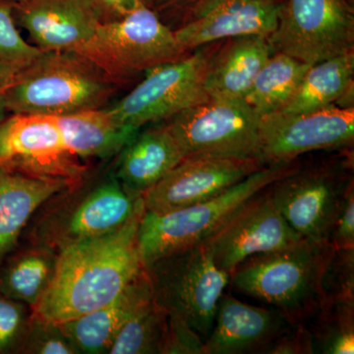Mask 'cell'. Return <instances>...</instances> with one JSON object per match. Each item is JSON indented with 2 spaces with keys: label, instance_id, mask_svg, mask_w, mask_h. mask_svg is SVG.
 <instances>
[{
  "label": "cell",
  "instance_id": "484cf974",
  "mask_svg": "<svg viewBox=\"0 0 354 354\" xmlns=\"http://www.w3.org/2000/svg\"><path fill=\"white\" fill-rule=\"evenodd\" d=\"M309 66L286 53H272L243 101L260 116L281 111L295 94Z\"/></svg>",
  "mask_w": 354,
  "mask_h": 354
},
{
  "label": "cell",
  "instance_id": "e0dca14e",
  "mask_svg": "<svg viewBox=\"0 0 354 354\" xmlns=\"http://www.w3.org/2000/svg\"><path fill=\"white\" fill-rule=\"evenodd\" d=\"M14 15L43 51H76L101 22L88 0H23L14 4Z\"/></svg>",
  "mask_w": 354,
  "mask_h": 354
},
{
  "label": "cell",
  "instance_id": "ffe728a7",
  "mask_svg": "<svg viewBox=\"0 0 354 354\" xmlns=\"http://www.w3.org/2000/svg\"><path fill=\"white\" fill-rule=\"evenodd\" d=\"M77 183L28 176L0 167V267L44 203Z\"/></svg>",
  "mask_w": 354,
  "mask_h": 354
},
{
  "label": "cell",
  "instance_id": "9c48e42d",
  "mask_svg": "<svg viewBox=\"0 0 354 354\" xmlns=\"http://www.w3.org/2000/svg\"><path fill=\"white\" fill-rule=\"evenodd\" d=\"M274 53L312 65L353 51V10L346 0H286L269 36Z\"/></svg>",
  "mask_w": 354,
  "mask_h": 354
},
{
  "label": "cell",
  "instance_id": "8fae6325",
  "mask_svg": "<svg viewBox=\"0 0 354 354\" xmlns=\"http://www.w3.org/2000/svg\"><path fill=\"white\" fill-rule=\"evenodd\" d=\"M259 160L265 165L291 162L302 153L353 146L354 109L332 104L304 113L260 118Z\"/></svg>",
  "mask_w": 354,
  "mask_h": 354
},
{
  "label": "cell",
  "instance_id": "4316f807",
  "mask_svg": "<svg viewBox=\"0 0 354 354\" xmlns=\"http://www.w3.org/2000/svg\"><path fill=\"white\" fill-rule=\"evenodd\" d=\"M167 325L169 314L153 299L121 328L108 354H162Z\"/></svg>",
  "mask_w": 354,
  "mask_h": 354
},
{
  "label": "cell",
  "instance_id": "1f68e13d",
  "mask_svg": "<svg viewBox=\"0 0 354 354\" xmlns=\"http://www.w3.org/2000/svg\"><path fill=\"white\" fill-rule=\"evenodd\" d=\"M32 309L0 292V354H20Z\"/></svg>",
  "mask_w": 354,
  "mask_h": 354
},
{
  "label": "cell",
  "instance_id": "30bf717a",
  "mask_svg": "<svg viewBox=\"0 0 354 354\" xmlns=\"http://www.w3.org/2000/svg\"><path fill=\"white\" fill-rule=\"evenodd\" d=\"M211 57L203 51L147 70L129 94L106 109L116 122L139 129L169 120L184 109L208 100L204 82Z\"/></svg>",
  "mask_w": 354,
  "mask_h": 354
},
{
  "label": "cell",
  "instance_id": "f1b7e54d",
  "mask_svg": "<svg viewBox=\"0 0 354 354\" xmlns=\"http://www.w3.org/2000/svg\"><path fill=\"white\" fill-rule=\"evenodd\" d=\"M17 26L14 3L0 0V60L22 69L31 64L41 50L23 38Z\"/></svg>",
  "mask_w": 354,
  "mask_h": 354
},
{
  "label": "cell",
  "instance_id": "f35d334b",
  "mask_svg": "<svg viewBox=\"0 0 354 354\" xmlns=\"http://www.w3.org/2000/svg\"><path fill=\"white\" fill-rule=\"evenodd\" d=\"M8 1L12 2V3H18V2L23 1V0H8Z\"/></svg>",
  "mask_w": 354,
  "mask_h": 354
},
{
  "label": "cell",
  "instance_id": "d4e9b609",
  "mask_svg": "<svg viewBox=\"0 0 354 354\" xmlns=\"http://www.w3.org/2000/svg\"><path fill=\"white\" fill-rule=\"evenodd\" d=\"M57 258L55 250L36 243L10 254L0 267V292L34 308L53 281Z\"/></svg>",
  "mask_w": 354,
  "mask_h": 354
},
{
  "label": "cell",
  "instance_id": "8992f818",
  "mask_svg": "<svg viewBox=\"0 0 354 354\" xmlns=\"http://www.w3.org/2000/svg\"><path fill=\"white\" fill-rule=\"evenodd\" d=\"M145 269L156 304L187 323L205 341L230 281V274L216 265L209 242L165 256Z\"/></svg>",
  "mask_w": 354,
  "mask_h": 354
},
{
  "label": "cell",
  "instance_id": "6da1fadb",
  "mask_svg": "<svg viewBox=\"0 0 354 354\" xmlns=\"http://www.w3.org/2000/svg\"><path fill=\"white\" fill-rule=\"evenodd\" d=\"M144 212L115 232L58 253L53 281L32 313L60 324L118 297L144 269L137 242Z\"/></svg>",
  "mask_w": 354,
  "mask_h": 354
},
{
  "label": "cell",
  "instance_id": "52a82bcc",
  "mask_svg": "<svg viewBox=\"0 0 354 354\" xmlns=\"http://www.w3.org/2000/svg\"><path fill=\"white\" fill-rule=\"evenodd\" d=\"M76 53L88 58L115 82L183 57L176 32L149 6L118 19L100 22L92 38Z\"/></svg>",
  "mask_w": 354,
  "mask_h": 354
},
{
  "label": "cell",
  "instance_id": "2e32d148",
  "mask_svg": "<svg viewBox=\"0 0 354 354\" xmlns=\"http://www.w3.org/2000/svg\"><path fill=\"white\" fill-rule=\"evenodd\" d=\"M279 8L276 0H203L192 19L174 32L184 53L223 39L269 37Z\"/></svg>",
  "mask_w": 354,
  "mask_h": 354
},
{
  "label": "cell",
  "instance_id": "836d02e7",
  "mask_svg": "<svg viewBox=\"0 0 354 354\" xmlns=\"http://www.w3.org/2000/svg\"><path fill=\"white\" fill-rule=\"evenodd\" d=\"M329 242L335 249L354 248V189L349 187L335 218Z\"/></svg>",
  "mask_w": 354,
  "mask_h": 354
},
{
  "label": "cell",
  "instance_id": "5b68a950",
  "mask_svg": "<svg viewBox=\"0 0 354 354\" xmlns=\"http://www.w3.org/2000/svg\"><path fill=\"white\" fill-rule=\"evenodd\" d=\"M297 169L293 162L265 165L208 201L167 213L144 212L137 234L144 268L209 241L249 200Z\"/></svg>",
  "mask_w": 354,
  "mask_h": 354
},
{
  "label": "cell",
  "instance_id": "7a4b0ae2",
  "mask_svg": "<svg viewBox=\"0 0 354 354\" xmlns=\"http://www.w3.org/2000/svg\"><path fill=\"white\" fill-rule=\"evenodd\" d=\"M334 251L329 242L302 239L248 258L230 281L239 292L276 307L290 324L304 323L322 306L324 276Z\"/></svg>",
  "mask_w": 354,
  "mask_h": 354
},
{
  "label": "cell",
  "instance_id": "e575fe53",
  "mask_svg": "<svg viewBox=\"0 0 354 354\" xmlns=\"http://www.w3.org/2000/svg\"><path fill=\"white\" fill-rule=\"evenodd\" d=\"M295 330L288 332L286 329L266 349L267 353L299 354L314 353L313 335L310 330L297 323Z\"/></svg>",
  "mask_w": 354,
  "mask_h": 354
},
{
  "label": "cell",
  "instance_id": "9a60e30c",
  "mask_svg": "<svg viewBox=\"0 0 354 354\" xmlns=\"http://www.w3.org/2000/svg\"><path fill=\"white\" fill-rule=\"evenodd\" d=\"M267 189L249 200L207 241L223 271L232 274L252 256L281 250L304 239L279 213Z\"/></svg>",
  "mask_w": 354,
  "mask_h": 354
},
{
  "label": "cell",
  "instance_id": "83f0119b",
  "mask_svg": "<svg viewBox=\"0 0 354 354\" xmlns=\"http://www.w3.org/2000/svg\"><path fill=\"white\" fill-rule=\"evenodd\" d=\"M320 325L313 335V348L321 353H354V302H330L321 306Z\"/></svg>",
  "mask_w": 354,
  "mask_h": 354
},
{
  "label": "cell",
  "instance_id": "7c38bea8",
  "mask_svg": "<svg viewBox=\"0 0 354 354\" xmlns=\"http://www.w3.org/2000/svg\"><path fill=\"white\" fill-rule=\"evenodd\" d=\"M0 167L28 176L82 180L85 167L70 152L55 116L10 113L0 122Z\"/></svg>",
  "mask_w": 354,
  "mask_h": 354
},
{
  "label": "cell",
  "instance_id": "d6986e66",
  "mask_svg": "<svg viewBox=\"0 0 354 354\" xmlns=\"http://www.w3.org/2000/svg\"><path fill=\"white\" fill-rule=\"evenodd\" d=\"M153 299L150 279L144 268L113 301L60 326L79 354H108L121 328Z\"/></svg>",
  "mask_w": 354,
  "mask_h": 354
},
{
  "label": "cell",
  "instance_id": "44dd1931",
  "mask_svg": "<svg viewBox=\"0 0 354 354\" xmlns=\"http://www.w3.org/2000/svg\"><path fill=\"white\" fill-rule=\"evenodd\" d=\"M115 176L135 196L142 197L183 160L167 123L137 133L121 150Z\"/></svg>",
  "mask_w": 354,
  "mask_h": 354
},
{
  "label": "cell",
  "instance_id": "4dcf8cb0",
  "mask_svg": "<svg viewBox=\"0 0 354 354\" xmlns=\"http://www.w3.org/2000/svg\"><path fill=\"white\" fill-rule=\"evenodd\" d=\"M323 304L354 302V248L335 249L323 281Z\"/></svg>",
  "mask_w": 354,
  "mask_h": 354
},
{
  "label": "cell",
  "instance_id": "d590c367",
  "mask_svg": "<svg viewBox=\"0 0 354 354\" xmlns=\"http://www.w3.org/2000/svg\"><path fill=\"white\" fill-rule=\"evenodd\" d=\"M101 22L123 17L140 7H150L153 0H88Z\"/></svg>",
  "mask_w": 354,
  "mask_h": 354
},
{
  "label": "cell",
  "instance_id": "cb8c5ba5",
  "mask_svg": "<svg viewBox=\"0 0 354 354\" xmlns=\"http://www.w3.org/2000/svg\"><path fill=\"white\" fill-rule=\"evenodd\" d=\"M353 76L354 50L310 65L295 94L279 111L304 113L337 104L351 108Z\"/></svg>",
  "mask_w": 354,
  "mask_h": 354
},
{
  "label": "cell",
  "instance_id": "277c9868",
  "mask_svg": "<svg viewBox=\"0 0 354 354\" xmlns=\"http://www.w3.org/2000/svg\"><path fill=\"white\" fill-rule=\"evenodd\" d=\"M39 209L31 230V243L57 254L81 242L111 234L145 211L116 176L85 186L79 181L50 198Z\"/></svg>",
  "mask_w": 354,
  "mask_h": 354
},
{
  "label": "cell",
  "instance_id": "7402d4cb",
  "mask_svg": "<svg viewBox=\"0 0 354 354\" xmlns=\"http://www.w3.org/2000/svg\"><path fill=\"white\" fill-rule=\"evenodd\" d=\"M230 39L216 57H211L204 82L209 99L243 100L260 70L274 53L269 37Z\"/></svg>",
  "mask_w": 354,
  "mask_h": 354
},
{
  "label": "cell",
  "instance_id": "d6a6232c",
  "mask_svg": "<svg viewBox=\"0 0 354 354\" xmlns=\"http://www.w3.org/2000/svg\"><path fill=\"white\" fill-rule=\"evenodd\" d=\"M204 339L187 323L169 315L162 354H204Z\"/></svg>",
  "mask_w": 354,
  "mask_h": 354
},
{
  "label": "cell",
  "instance_id": "ba28073f",
  "mask_svg": "<svg viewBox=\"0 0 354 354\" xmlns=\"http://www.w3.org/2000/svg\"><path fill=\"white\" fill-rule=\"evenodd\" d=\"M259 114L243 100L208 99L167 125L184 153L259 160Z\"/></svg>",
  "mask_w": 354,
  "mask_h": 354
},
{
  "label": "cell",
  "instance_id": "74e56055",
  "mask_svg": "<svg viewBox=\"0 0 354 354\" xmlns=\"http://www.w3.org/2000/svg\"><path fill=\"white\" fill-rule=\"evenodd\" d=\"M9 114H10V113H9L8 109H7L4 95L2 93H0V122L6 120Z\"/></svg>",
  "mask_w": 354,
  "mask_h": 354
},
{
  "label": "cell",
  "instance_id": "3957f363",
  "mask_svg": "<svg viewBox=\"0 0 354 354\" xmlns=\"http://www.w3.org/2000/svg\"><path fill=\"white\" fill-rule=\"evenodd\" d=\"M114 81L76 51H43L2 94L10 113L62 116L102 109Z\"/></svg>",
  "mask_w": 354,
  "mask_h": 354
},
{
  "label": "cell",
  "instance_id": "5bb4252c",
  "mask_svg": "<svg viewBox=\"0 0 354 354\" xmlns=\"http://www.w3.org/2000/svg\"><path fill=\"white\" fill-rule=\"evenodd\" d=\"M263 167L258 158L189 156L142 196L144 208L167 213L208 201Z\"/></svg>",
  "mask_w": 354,
  "mask_h": 354
},
{
  "label": "cell",
  "instance_id": "ac0fdd59",
  "mask_svg": "<svg viewBox=\"0 0 354 354\" xmlns=\"http://www.w3.org/2000/svg\"><path fill=\"white\" fill-rule=\"evenodd\" d=\"M283 314L223 295L204 354H241L267 349L286 330Z\"/></svg>",
  "mask_w": 354,
  "mask_h": 354
},
{
  "label": "cell",
  "instance_id": "f546056e",
  "mask_svg": "<svg viewBox=\"0 0 354 354\" xmlns=\"http://www.w3.org/2000/svg\"><path fill=\"white\" fill-rule=\"evenodd\" d=\"M20 354H79L60 324L32 313Z\"/></svg>",
  "mask_w": 354,
  "mask_h": 354
},
{
  "label": "cell",
  "instance_id": "ab89813d",
  "mask_svg": "<svg viewBox=\"0 0 354 354\" xmlns=\"http://www.w3.org/2000/svg\"><path fill=\"white\" fill-rule=\"evenodd\" d=\"M276 1H277V0H276Z\"/></svg>",
  "mask_w": 354,
  "mask_h": 354
},
{
  "label": "cell",
  "instance_id": "4fadbf2b",
  "mask_svg": "<svg viewBox=\"0 0 354 354\" xmlns=\"http://www.w3.org/2000/svg\"><path fill=\"white\" fill-rule=\"evenodd\" d=\"M351 185L353 178L346 180L339 172L319 167L297 169L274 181L267 190L279 213L302 239L329 242L335 218Z\"/></svg>",
  "mask_w": 354,
  "mask_h": 354
},
{
  "label": "cell",
  "instance_id": "603a6c76",
  "mask_svg": "<svg viewBox=\"0 0 354 354\" xmlns=\"http://www.w3.org/2000/svg\"><path fill=\"white\" fill-rule=\"evenodd\" d=\"M55 118L67 148L80 160L113 157L139 132L116 122L104 108Z\"/></svg>",
  "mask_w": 354,
  "mask_h": 354
},
{
  "label": "cell",
  "instance_id": "8d00e7d4",
  "mask_svg": "<svg viewBox=\"0 0 354 354\" xmlns=\"http://www.w3.org/2000/svg\"><path fill=\"white\" fill-rule=\"evenodd\" d=\"M21 68L0 60V93H3L12 84Z\"/></svg>",
  "mask_w": 354,
  "mask_h": 354
}]
</instances>
